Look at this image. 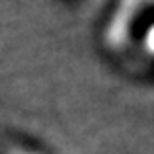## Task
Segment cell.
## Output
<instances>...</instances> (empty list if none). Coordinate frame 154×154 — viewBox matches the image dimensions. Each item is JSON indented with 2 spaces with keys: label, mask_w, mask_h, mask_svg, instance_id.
<instances>
[{
  "label": "cell",
  "mask_w": 154,
  "mask_h": 154,
  "mask_svg": "<svg viewBox=\"0 0 154 154\" xmlns=\"http://www.w3.org/2000/svg\"><path fill=\"white\" fill-rule=\"evenodd\" d=\"M136 4L138 0H123L121 8L117 11L115 19L109 25V33H107V39L117 48L119 43L128 37V25H130L131 17H134V11H136Z\"/></svg>",
  "instance_id": "6da1fadb"
},
{
  "label": "cell",
  "mask_w": 154,
  "mask_h": 154,
  "mask_svg": "<svg viewBox=\"0 0 154 154\" xmlns=\"http://www.w3.org/2000/svg\"><path fill=\"white\" fill-rule=\"evenodd\" d=\"M146 45H148V49L154 54V27L148 31V37H146Z\"/></svg>",
  "instance_id": "7a4b0ae2"
},
{
  "label": "cell",
  "mask_w": 154,
  "mask_h": 154,
  "mask_svg": "<svg viewBox=\"0 0 154 154\" xmlns=\"http://www.w3.org/2000/svg\"><path fill=\"white\" fill-rule=\"evenodd\" d=\"M8 154H31V152H23V150H11Z\"/></svg>",
  "instance_id": "3957f363"
}]
</instances>
